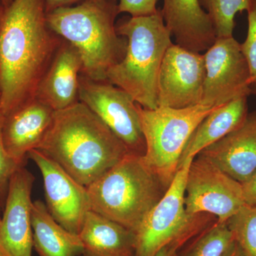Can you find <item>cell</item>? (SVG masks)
<instances>
[{"mask_svg":"<svg viewBox=\"0 0 256 256\" xmlns=\"http://www.w3.org/2000/svg\"><path fill=\"white\" fill-rule=\"evenodd\" d=\"M54 112L34 97L2 120L5 150L20 166H24L28 153L36 149L43 140Z\"/></svg>","mask_w":256,"mask_h":256,"instance_id":"cell-14","label":"cell"},{"mask_svg":"<svg viewBox=\"0 0 256 256\" xmlns=\"http://www.w3.org/2000/svg\"><path fill=\"white\" fill-rule=\"evenodd\" d=\"M210 16L217 38L233 36L235 16L247 11L252 0H200Z\"/></svg>","mask_w":256,"mask_h":256,"instance_id":"cell-22","label":"cell"},{"mask_svg":"<svg viewBox=\"0 0 256 256\" xmlns=\"http://www.w3.org/2000/svg\"><path fill=\"white\" fill-rule=\"evenodd\" d=\"M80 256H134L136 235L124 226L90 210L78 234Z\"/></svg>","mask_w":256,"mask_h":256,"instance_id":"cell-18","label":"cell"},{"mask_svg":"<svg viewBox=\"0 0 256 256\" xmlns=\"http://www.w3.org/2000/svg\"><path fill=\"white\" fill-rule=\"evenodd\" d=\"M5 150L2 136V122L0 121V206L4 208L8 196L10 180L16 170L20 168Z\"/></svg>","mask_w":256,"mask_h":256,"instance_id":"cell-25","label":"cell"},{"mask_svg":"<svg viewBox=\"0 0 256 256\" xmlns=\"http://www.w3.org/2000/svg\"><path fill=\"white\" fill-rule=\"evenodd\" d=\"M204 156L240 183L248 181L256 171V111L232 132L207 146Z\"/></svg>","mask_w":256,"mask_h":256,"instance_id":"cell-15","label":"cell"},{"mask_svg":"<svg viewBox=\"0 0 256 256\" xmlns=\"http://www.w3.org/2000/svg\"><path fill=\"white\" fill-rule=\"evenodd\" d=\"M13 1H14V0H0V2H1V4L4 6V8H8V6H10Z\"/></svg>","mask_w":256,"mask_h":256,"instance_id":"cell-30","label":"cell"},{"mask_svg":"<svg viewBox=\"0 0 256 256\" xmlns=\"http://www.w3.org/2000/svg\"><path fill=\"white\" fill-rule=\"evenodd\" d=\"M239 256H256V206L245 204L226 222Z\"/></svg>","mask_w":256,"mask_h":256,"instance_id":"cell-23","label":"cell"},{"mask_svg":"<svg viewBox=\"0 0 256 256\" xmlns=\"http://www.w3.org/2000/svg\"><path fill=\"white\" fill-rule=\"evenodd\" d=\"M0 101H1V92H0Z\"/></svg>","mask_w":256,"mask_h":256,"instance_id":"cell-35","label":"cell"},{"mask_svg":"<svg viewBox=\"0 0 256 256\" xmlns=\"http://www.w3.org/2000/svg\"><path fill=\"white\" fill-rule=\"evenodd\" d=\"M236 250L235 240L226 223L216 220L188 242L176 256H230Z\"/></svg>","mask_w":256,"mask_h":256,"instance_id":"cell-21","label":"cell"},{"mask_svg":"<svg viewBox=\"0 0 256 256\" xmlns=\"http://www.w3.org/2000/svg\"><path fill=\"white\" fill-rule=\"evenodd\" d=\"M119 14L116 0H84L48 12L46 20L56 34L78 50L82 75L106 82L109 69L124 58L127 48V40L116 31Z\"/></svg>","mask_w":256,"mask_h":256,"instance_id":"cell-3","label":"cell"},{"mask_svg":"<svg viewBox=\"0 0 256 256\" xmlns=\"http://www.w3.org/2000/svg\"><path fill=\"white\" fill-rule=\"evenodd\" d=\"M82 60L78 50L62 40L37 87L35 98L54 111L79 101V77Z\"/></svg>","mask_w":256,"mask_h":256,"instance_id":"cell-16","label":"cell"},{"mask_svg":"<svg viewBox=\"0 0 256 256\" xmlns=\"http://www.w3.org/2000/svg\"><path fill=\"white\" fill-rule=\"evenodd\" d=\"M194 159L188 158L180 165L164 196L146 216L134 232V256H154L174 238L188 232H201L213 224L210 222L212 215L190 216L185 210L186 178Z\"/></svg>","mask_w":256,"mask_h":256,"instance_id":"cell-7","label":"cell"},{"mask_svg":"<svg viewBox=\"0 0 256 256\" xmlns=\"http://www.w3.org/2000/svg\"><path fill=\"white\" fill-rule=\"evenodd\" d=\"M86 188L92 210L134 233L168 190L142 156L131 153Z\"/></svg>","mask_w":256,"mask_h":256,"instance_id":"cell-5","label":"cell"},{"mask_svg":"<svg viewBox=\"0 0 256 256\" xmlns=\"http://www.w3.org/2000/svg\"><path fill=\"white\" fill-rule=\"evenodd\" d=\"M3 12H4V6L0 2V23H1L2 18Z\"/></svg>","mask_w":256,"mask_h":256,"instance_id":"cell-32","label":"cell"},{"mask_svg":"<svg viewBox=\"0 0 256 256\" xmlns=\"http://www.w3.org/2000/svg\"><path fill=\"white\" fill-rule=\"evenodd\" d=\"M28 158L41 172L46 206L50 214L64 228L78 234L88 212L92 210L86 186L76 181L38 150L30 151Z\"/></svg>","mask_w":256,"mask_h":256,"instance_id":"cell-12","label":"cell"},{"mask_svg":"<svg viewBox=\"0 0 256 256\" xmlns=\"http://www.w3.org/2000/svg\"><path fill=\"white\" fill-rule=\"evenodd\" d=\"M33 246L38 256H80L82 244L78 234L60 225L40 200L32 207Z\"/></svg>","mask_w":256,"mask_h":256,"instance_id":"cell-20","label":"cell"},{"mask_svg":"<svg viewBox=\"0 0 256 256\" xmlns=\"http://www.w3.org/2000/svg\"><path fill=\"white\" fill-rule=\"evenodd\" d=\"M35 178L20 166L10 180L0 217V256H32V192Z\"/></svg>","mask_w":256,"mask_h":256,"instance_id":"cell-13","label":"cell"},{"mask_svg":"<svg viewBox=\"0 0 256 256\" xmlns=\"http://www.w3.org/2000/svg\"><path fill=\"white\" fill-rule=\"evenodd\" d=\"M250 90H252V94H254V95L256 96V80L252 84Z\"/></svg>","mask_w":256,"mask_h":256,"instance_id":"cell-31","label":"cell"},{"mask_svg":"<svg viewBox=\"0 0 256 256\" xmlns=\"http://www.w3.org/2000/svg\"><path fill=\"white\" fill-rule=\"evenodd\" d=\"M120 14L128 13L131 16H148L158 10V0H116Z\"/></svg>","mask_w":256,"mask_h":256,"instance_id":"cell-26","label":"cell"},{"mask_svg":"<svg viewBox=\"0 0 256 256\" xmlns=\"http://www.w3.org/2000/svg\"><path fill=\"white\" fill-rule=\"evenodd\" d=\"M44 1L45 4H46V12H48L57 9V8L78 4L84 0H44Z\"/></svg>","mask_w":256,"mask_h":256,"instance_id":"cell-29","label":"cell"},{"mask_svg":"<svg viewBox=\"0 0 256 256\" xmlns=\"http://www.w3.org/2000/svg\"><path fill=\"white\" fill-rule=\"evenodd\" d=\"M247 12V36L240 46L250 68L252 84L256 80V0H252Z\"/></svg>","mask_w":256,"mask_h":256,"instance_id":"cell-24","label":"cell"},{"mask_svg":"<svg viewBox=\"0 0 256 256\" xmlns=\"http://www.w3.org/2000/svg\"><path fill=\"white\" fill-rule=\"evenodd\" d=\"M78 99L110 128L129 153L144 156L146 140L132 96L107 80L96 82L80 74Z\"/></svg>","mask_w":256,"mask_h":256,"instance_id":"cell-9","label":"cell"},{"mask_svg":"<svg viewBox=\"0 0 256 256\" xmlns=\"http://www.w3.org/2000/svg\"><path fill=\"white\" fill-rule=\"evenodd\" d=\"M248 96H242L218 107L198 124L185 146L180 165L188 158H195L204 149L236 129L248 114Z\"/></svg>","mask_w":256,"mask_h":256,"instance_id":"cell-19","label":"cell"},{"mask_svg":"<svg viewBox=\"0 0 256 256\" xmlns=\"http://www.w3.org/2000/svg\"><path fill=\"white\" fill-rule=\"evenodd\" d=\"M116 31L127 40V48L124 58L109 69L106 80L127 92L144 108H156L160 67L173 44L162 10L148 16L124 18L116 24Z\"/></svg>","mask_w":256,"mask_h":256,"instance_id":"cell-4","label":"cell"},{"mask_svg":"<svg viewBox=\"0 0 256 256\" xmlns=\"http://www.w3.org/2000/svg\"><path fill=\"white\" fill-rule=\"evenodd\" d=\"M136 105L146 140L143 160L168 188L192 133L216 108L198 104L185 108L146 109Z\"/></svg>","mask_w":256,"mask_h":256,"instance_id":"cell-6","label":"cell"},{"mask_svg":"<svg viewBox=\"0 0 256 256\" xmlns=\"http://www.w3.org/2000/svg\"><path fill=\"white\" fill-rule=\"evenodd\" d=\"M245 204L242 183L204 156L198 154L193 160L185 186L188 214H206L226 223Z\"/></svg>","mask_w":256,"mask_h":256,"instance_id":"cell-8","label":"cell"},{"mask_svg":"<svg viewBox=\"0 0 256 256\" xmlns=\"http://www.w3.org/2000/svg\"><path fill=\"white\" fill-rule=\"evenodd\" d=\"M242 186L246 204L256 206V171Z\"/></svg>","mask_w":256,"mask_h":256,"instance_id":"cell-28","label":"cell"},{"mask_svg":"<svg viewBox=\"0 0 256 256\" xmlns=\"http://www.w3.org/2000/svg\"><path fill=\"white\" fill-rule=\"evenodd\" d=\"M205 75L204 54L172 44L160 67L158 107L185 108L201 104Z\"/></svg>","mask_w":256,"mask_h":256,"instance_id":"cell-11","label":"cell"},{"mask_svg":"<svg viewBox=\"0 0 256 256\" xmlns=\"http://www.w3.org/2000/svg\"><path fill=\"white\" fill-rule=\"evenodd\" d=\"M202 232H192L183 234L178 238H174L162 248L154 256H176L178 252L192 238L201 233Z\"/></svg>","mask_w":256,"mask_h":256,"instance_id":"cell-27","label":"cell"},{"mask_svg":"<svg viewBox=\"0 0 256 256\" xmlns=\"http://www.w3.org/2000/svg\"><path fill=\"white\" fill-rule=\"evenodd\" d=\"M36 150L85 186L129 153L110 128L80 101L55 111Z\"/></svg>","mask_w":256,"mask_h":256,"instance_id":"cell-2","label":"cell"},{"mask_svg":"<svg viewBox=\"0 0 256 256\" xmlns=\"http://www.w3.org/2000/svg\"><path fill=\"white\" fill-rule=\"evenodd\" d=\"M230 256H239L238 252H237V248L235 252H234Z\"/></svg>","mask_w":256,"mask_h":256,"instance_id":"cell-33","label":"cell"},{"mask_svg":"<svg viewBox=\"0 0 256 256\" xmlns=\"http://www.w3.org/2000/svg\"><path fill=\"white\" fill-rule=\"evenodd\" d=\"M2 210H3L2 207L0 206V217H1L2 214Z\"/></svg>","mask_w":256,"mask_h":256,"instance_id":"cell-34","label":"cell"},{"mask_svg":"<svg viewBox=\"0 0 256 256\" xmlns=\"http://www.w3.org/2000/svg\"><path fill=\"white\" fill-rule=\"evenodd\" d=\"M44 0H14L0 23V120L35 97L62 42L48 26Z\"/></svg>","mask_w":256,"mask_h":256,"instance_id":"cell-1","label":"cell"},{"mask_svg":"<svg viewBox=\"0 0 256 256\" xmlns=\"http://www.w3.org/2000/svg\"><path fill=\"white\" fill-rule=\"evenodd\" d=\"M161 10L176 44L201 53L214 44L213 25L200 0H163Z\"/></svg>","mask_w":256,"mask_h":256,"instance_id":"cell-17","label":"cell"},{"mask_svg":"<svg viewBox=\"0 0 256 256\" xmlns=\"http://www.w3.org/2000/svg\"><path fill=\"white\" fill-rule=\"evenodd\" d=\"M204 56L206 75L201 105L216 108L252 94L250 68L234 36L217 38Z\"/></svg>","mask_w":256,"mask_h":256,"instance_id":"cell-10","label":"cell"}]
</instances>
